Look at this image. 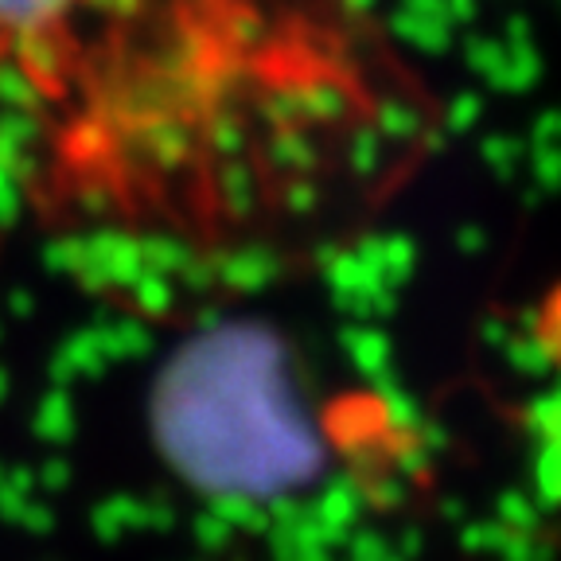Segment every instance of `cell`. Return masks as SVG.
<instances>
[{
  "instance_id": "7a4b0ae2",
  "label": "cell",
  "mask_w": 561,
  "mask_h": 561,
  "mask_svg": "<svg viewBox=\"0 0 561 561\" xmlns=\"http://www.w3.org/2000/svg\"><path fill=\"white\" fill-rule=\"evenodd\" d=\"M87 0H0V67L32 59L79 20Z\"/></svg>"
},
{
  "instance_id": "3957f363",
  "label": "cell",
  "mask_w": 561,
  "mask_h": 561,
  "mask_svg": "<svg viewBox=\"0 0 561 561\" xmlns=\"http://www.w3.org/2000/svg\"><path fill=\"white\" fill-rule=\"evenodd\" d=\"M538 343H542L546 355L561 367V285L546 297L542 312H538Z\"/></svg>"
},
{
  "instance_id": "6da1fadb",
  "label": "cell",
  "mask_w": 561,
  "mask_h": 561,
  "mask_svg": "<svg viewBox=\"0 0 561 561\" xmlns=\"http://www.w3.org/2000/svg\"><path fill=\"white\" fill-rule=\"evenodd\" d=\"M157 437L187 480L219 495H280L316 468L277 351L254 335H207L168 367Z\"/></svg>"
}]
</instances>
